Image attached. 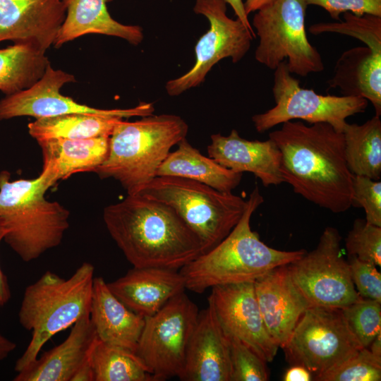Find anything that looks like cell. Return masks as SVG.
Returning <instances> with one entry per match:
<instances>
[{"label": "cell", "instance_id": "obj_3", "mask_svg": "<svg viewBox=\"0 0 381 381\" xmlns=\"http://www.w3.org/2000/svg\"><path fill=\"white\" fill-rule=\"evenodd\" d=\"M264 199L256 186L246 208L231 232L216 246L179 270L186 289L203 293L219 285L255 282L271 270L301 258L306 250H280L268 246L251 229L250 218Z\"/></svg>", "mask_w": 381, "mask_h": 381}, {"label": "cell", "instance_id": "obj_9", "mask_svg": "<svg viewBox=\"0 0 381 381\" xmlns=\"http://www.w3.org/2000/svg\"><path fill=\"white\" fill-rule=\"evenodd\" d=\"M199 310L184 291L145 317L135 354L155 381L179 377Z\"/></svg>", "mask_w": 381, "mask_h": 381}, {"label": "cell", "instance_id": "obj_14", "mask_svg": "<svg viewBox=\"0 0 381 381\" xmlns=\"http://www.w3.org/2000/svg\"><path fill=\"white\" fill-rule=\"evenodd\" d=\"M75 82L74 75L48 65L44 75L30 87L0 99V121L19 116L35 119L69 114H87L130 118L143 117L153 114L152 104L140 102L129 109H103L75 102L63 95L64 85Z\"/></svg>", "mask_w": 381, "mask_h": 381}, {"label": "cell", "instance_id": "obj_28", "mask_svg": "<svg viewBox=\"0 0 381 381\" xmlns=\"http://www.w3.org/2000/svg\"><path fill=\"white\" fill-rule=\"evenodd\" d=\"M342 133L345 157L355 175L374 180L381 178V121L375 116L361 125L348 123Z\"/></svg>", "mask_w": 381, "mask_h": 381}, {"label": "cell", "instance_id": "obj_40", "mask_svg": "<svg viewBox=\"0 0 381 381\" xmlns=\"http://www.w3.org/2000/svg\"><path fill=\"white\" fill-rule=\"evenodd\" d=\"M284 381H310L313 380L311 373L304 366L301 365H292L289 368L283 377Z\"/></svg>", "mask_w": 381, "mask_h": 381}, {"label": "cell", "instance_id": "obj_16", "mask_svg": "<svg viewBox=\"0 0 381 381\" xmlns=\"http://www.w3.org/2000/svg\"><path fill=\"white\" fill-rule=\"evenodd\" d=\"M68 0H0V42H31L44 51L54 44Z\"/></svg>", "mask_w": 381, "mask_h": 381}, {"label": "cell", "instance_id": "obj_32", "mask_svg": "<svg viewBox=\"0 0 381 381\" xmlns=\"http://www.w3.org/2000/svg\"><path fill=\"white\" fill-rule=\"evenodd\" d=\"M341 309L352 334L363 348H368L381 332V303L361 297Z\"/></svg>", "mask_w": 381, "mask_h": 381}, {"label": "cell", "instance_id": "obj_36", "mask_svg": "<svg viewBox=\"0 0 381 381\" xmlns=\"http://www.w3.org/2000/svg\"><path fill=\"white\" fill-rule=\"evenodd\" d=\"M352 206L364 209L365 219L381 226V181L360 175H353Z\"/></svg>", "mask_w": 381, "mask_h": 381}, {"label": "cell", "instance_id": "obj_31", "mask_svg": "<svg viewBox=\"0 0 381 381\" xmlns=\"http://www.w3.org/2000/svg\"><path fill=\"white\" fill-rule=\"evenodd\" d=\"M344 21L319 23L309 27L311 34L334 32L355 37L374 52L381 54V17L370 14L357 16L344 13Z\"/></svg>", "mask_w": 381, "mask_h": 381}, {"label": "cell", "instance_id": "obj_30", "mask_svg": "<svg viewBox=\"0 0 381 381\" xmlns=\"http://www.w3.org/2000/svg\"><path fill=\"white\" fill-rule=\"evenodd\" d=\"M90 359L94 381H155L134 352L97 337Z\"/></svg>", "mask_w": 381, "mask_h": 381}, {"label": "cell", "instance_id": "obj_23", "mask_svg": "<svg viewBox=\"0 0 381 381\" xmlns=\"http://www.w3.org/2000/svg\"><path fill=\"white\" fill-rule=\"evenodd\" d=\"M37 142L42 155L41 173L50 188L74 174L95 172L106 159L109 148L107 136L77 140L50 138Z\"/></svg>", "mask_w": 381, "mask_h": 381}, {"label": "cell", "instance_id": "obj_4", "mask_svg": "<svg viewBox=\"0 0 381 381\" xmlns=\"http://www.w3.org/2000/svg\"><path fill=\"white\" fill-rule=\"evenodd\" d=\"M94 273L95 267L85 262L68 279L48 270L25 288L18 320L32 337L16 362V373L34 362L53 336L90 315Z\"/></svg>", "mask_w": 381, "mask_h": 381}, {"label": "cell", "instance_id": "obj_42", "mask_svg": "<svg viewBox=\"0 0 381 381\" xmlns=\"http://www.w3.org/2000/svg\"><path fill=\"white\" fill-rule=\"evenodd\" d=\"M90 353L86 360L83 363L75 374L72 381H94L93 373L90 359Z\"/></svg>", "mask_w": 381, "mask_h": 381}, {"label": "cell", "instance_id": "obj_6", "mask_svg": "<svg viewBox=\"0 0 381 381\" xmlns=\"http://www.w3.org/2000/svg\"><path fill=\"white\" fill-rule=\"evenodd\" d=\"M188 131L186 122L173 114H151L132 122L121 119L109 136L108 155L95 173L119 181L127 195L138 194Z\"/></svg>", "mask_w": 381, "mask_h": 381}, {"label": "cell", "instance_id": "obj_5", "mask_svg": "<svg viewBox=\"0 0 381 381\" xmlns=\"http://www.w3.org/2000/svg\"><path fill=\"white\" fill-rule=\"evenodd\" d=\"M49 188L42 173L35 179L11 181L10 172L0 171L4 240L25 262L60 245L69 227V211L45 198Z\"/></svg>", "mask_w": 381, "mask_h": 381}, {"label": "cell", "instance_id": "obj_45", "mask_svg": "<svg viewBox=\"0 0 381 381\" xmlns=\"http://www.w3.org/2000/svg\"><path fill=\"white\" fill-rule=\"evenodd\" d=\"M368 349L374 356L381 358V332L375 337Z\"/></svg>", "mask_w": 381, "mask_h": 381}, {"label": "cell", "instance_id": "obj_26", "mask_svg": "<svg viewBox=\"0 0 381 381\" xmlns=\"http://www.w3.org/2000/svg\"><path fill=\"white\" fill-rule=\"evenodd\" d=\"M157 171V176H170L191 179L219 191L231 192L240 183L243 174L227 169L182 139Z\"/></svg>", "mask_w": 381, "mask_h": 381}, {"label": "cell", "instance_id": "obj_21", "mask_svg": "<svg viewBox=\"0 0 381 381\" xmlns=\"http://www.w3.org/2000/svg\"><path fill=\"white\" fill-rule=\"evenodd\" d=\"M97 339L90 315L76 321L67 338L45 351L14 377V381H72Z\"/></svg>", "mask_w": 381, "mask_h": 381}, {"label": "cell", "instance_id": "obj_10", "mask_svg": "<svg viewBox=\"0 0 381 381\" xmlns=\"http://www.w3.org/2000/svg\"><path fill=\"white\" fill-rule=\"evenodd\" d=\"M272 92L275 106L252 116L256 131L263 133L286 121L299 119L310 124L327 123L342 132L346 119L364 112L368 101L361 97L322 95L300 85L286 61L274 70Z\"/></svg>", "mask_w": 381, "mask_h": 381}, {"label": "cell", "instance_id": "obj_38", "mask_svg": "<svg viewBox=\"0 0 381 381\" xmlns=\"http://www.w3.org/2000/svg\"><path fill=\"white\" fill-rule=\"evenodd\" d=\"M306 4L322 7L332 18L341 21L340 14L350 12L357 16L365 14L381 17V0H304Z\"/></svg>", "mask_w": 381, "mask_h": 381}, {"label": "cell", "instance_id": "obj_39", "mask_svg": "<svg viewBox=\"0 0 381 381\" xmlns=\"http://www.w3.org/2000/svg\"><path fill=\"white\" fill-rule=\"evenodd\" d=\"M5 230L0 220V243L4 240ZM11 297V291L6 275L0 267V306L6 305Z\"/></svg>", "mask_w": 381, "mask_h": 381}, {"label": "cell", "instance_id": "obj_19", "mask_svg": "<svg viewBox=\"0 0 381 381\" xmlns=\"http://www.w3.org/2000/svg\"><path fill=\"white\" fill-rule=\"evenodd\" d=\"M207 146L210 157L235 172H250L264 186L283 183L281 175V152L269 138L265 141L241 138L236 129L227 136L212 134Z\"/></svg>", "mask_w": 381, "mask_h": 381}, {"label": "cell", "instance_id": "obj_25", "mask_svg": "<svg viewBox=\"0 0 381 381\" xmlns=\"http://www.w3.org/2000/svg\"><path fill=\"white\" fill-rule=\"evenodd\" d=\"M330 88L339 87L343 95L361 97L370 101L375 115L381 114V54L368 47H354L338 59Z\"/></svg>", "mask_w": 381, "mask_h": 381}, {"label": "cell", "instance_id": "obj_13", "mask_svg": "<svg viewBox=\"0 0 381 381\" xmlns=\"http://www.w3.org/2000/svg\"><path fill=\"white\" fill-rule=\"evenodd\" d=\"M193 11L210 22V29L199 39L195 47V62L185 74L169 80L165 85L170 96H177L204 82L206 75L219 61L231 58L241 61L250 49L255 34L238 19L226 14L224 0H196Z\"/></svg>", "mask_w": 381, "mask_h": 381}, {"label": "cell", "instance_id": "obj_18", "mask_svg": "<svg viewBox=\"0 0 381 381\" xmlns=\"http://www.w3.org/2000/svg\"><path fill=\"white\" fill-rule=\"evenodd\" d=\"M183 381H231L229 339L212 304L199 311L183 370Z\"/></svg>", "mask_w": 381, "mask_h": 381}, {"label": "cell", "instance_id": "obj_41", "mask_svg": "<svg viewBox=\"0 0 381 381\" xmlns=\"http://www.w3.org/2000/svg\"><path fill=\"white\" fill-rule=\"evenodd\" d=\"M226 4H229L233 8L235 15L244 25L248 28L252 32L255 31L248 20V16L246 13L243 2L242 0H224Z\"/></svg>", "mask_w": 381, "mask_h": 381}, {"label": "cell", "instance_id": "obj_44", "mask_svg": "<svg viewBox=\"0 0 381 381\" xmlns=\"http://www.w3.org/2000/svg\"><path fill=\"white\" fill-rule=\"evenodd\" d=\"M274 0H246L243 3L246 13L248 16L252 12L257 11L270 4Z\"/></svg>", "mask_w": 381, "mask_h": 381}, {"label": "cell", "instance_id": "obj_29", "mask_svg": "<svg viewBox=\"0 0 381 381\" xmlns=\"http://www.w3.org/2000/svg\"><path fill=\"white\" fill-rule=\"evenodd\" d=\"M121 119L97 114H69L36 119L28 125V128L37 141L50 138L88 139L109 137Z\"/></svg>", "mask_w": 381, "mask_h": 381}, {"label": "cell", "instance_id": "obj_33", "mask_svg": "<svg viewBox=\"0 0 381 381\" xmlns=\"http://www.w3.org/2000/svg\"><path fill=\"white\" fill-rule=\"evenodd\" d=\"M381 358L368 348H362L329 371L315 377L316 381H380Z\"/></svg>", "mask_w": 381, "mask_h": 381}, {"label": "cell", "instance_id": "obj_1", "mask_svg": "<svg viewBox=\"0 0 381 381\" xmlns=\"http://www.w3.org/2000/svg\"><path fill=\"white\" fill-rule=\"evenodd\" d=\"M269 134L281 152V175L295 193L341 213L352 207L353 174L348 167L342 132L327 123H282Z\"/></svg>", "mask_w": 381, "mask_h": 381}, {"label": "cell", "instance_id": "obj_24", "mask_svg": "<svg viewBox=\"0 0 381 381\" xmlns=\"http://www.w3.org/2000/svg\"><path fill=\"white\" fill-rule=\"evenodd\" d=\"M111 0H68L65 20L54 45L64 44L86 34H102L122 38L137 45L143 39L142 28L127 25L111 18L107 4Z\"/></svg>", "mask_w": 381, "mask_h": 381}, {"label": "cell", "instance_id": "obj_2", "mask_svg": "<svg viewBox=\"0 0 381 381\" xmlns=\"http://www.w3.org/2000/svg\"><path fill=\"white\" fill-rule=\"evenodd\" d=\"M103 220L134 267L179 270L202 253L198 238L172 207L142 195L107 206Z\"/></svg>", "mask_w": 381, "mask_h": 381}, {"label": "cell", "instance_id": "obj_35", "mask_svg": "<svg viewBox=\"0 0 381 381\" xmlns=\"http://www.w3.org/2000/svg\"><path fill=\"white\" fill-rule=\"evenodd\" d=\"M231 361V381H267L266 362L234 336L227 334Z\"/></svg>", "mask_w": 381, "mask_h": 381}, {"label": "cell", "instance_id": "obj_15", "mask_svg": "<svg viewBox=\"0 0 381 381\" xmlns=\"http://www.w3.org/2000/svg\"><path fill=\"white\" fill-rule=\"evenodd\" d=\"M211 289L208 301L224 332L238 338L266 363L272 361L279 347L265 325L254 282L219 285Z\"/></svg>", "mask_w": 381, "mask_h": 381}, {"label": "cell", "instance_id": "obj_12", "mask_svg": "<svg viewBox=\"0 0 381 381\" xmlns=\"http://www.w3.org/2000/svg\"><path fill=\"white\" fill-rule=\"evenodd\" d=\"M339 231L326 227L315 249L288 264L296 287L310 306L344 308L358 300Z\"/></svg>", "mask_w": 381, "mask_h": 381}, {"label": "cell", "instance_id": "obj_11", "mask_svg": "<svg viewBox=\"0 0 381 381\" xmlns=\"http://www.w3.org/2000/svg\"><path fill=\"white\" fill-rule=\"evenodd\" d=\"M362 348L341 308L310 306L282 349L289 363L306 368L313 380Z\"/></svg>", "mask_w": 381, "mask_h": 381}, {"label": "cell", "instance_id": "obj_43", "mask_svg": "<svg viewBox=\"0 0 381 381\" xmlns=\"http://www.w3.org/2000/svg\"><path fill=\"white\" fill-rule=\"evenodd\" d=\"M16 348V344L0 333V361L6 358Z\"/></svg>", "mask_w": 381, "mask_h": 381}, {"label": "cell", "instance_id": "obj_7", "mask_svg": "<svg viewBox=\"0 0 381 381\" xmlns=\"http://www.w3.org/2000/svg\"><path fill=\"white\" fill-rule=\"evenodd\" d=\"M138 194L172 207L198 238L202 253L231 232L247 205L231 192L177 176H156Z\"/></svg>", "mask_w": 381, "mask_h": 381}, {"label": "cell", "instance_id": "obj_17", "mask_svg": "<svg viewBox=\"0 0 381 381\" xmlns=\"http://www.w3.org/2000/svg\"><path fill=\"white\" fill-rule=\"evenodd\" d=\"M287 265L271 270L254 282L266 329L282 349L288 342L303 313L310 307L294 284Z\"/></svg>", "mask_w": 381, "mask_h": 381}, {"label": "cell", "instance_id": "obj_8", "mask_svg": "<svg viewBox=\"0 0 381 381\" xmlns=\"http://www.w3.org/2000/svg\"><path fill=\"white\" fill-rule=\"evenodd\" d=\"M307 7L304 0H274L256 11L253 26L259 37L257 61L274 70L286 61L289 72L301 77L324 70L320 54L307 37Z\"/></svg>", "mask_w": 381, "mask_h": 381}, {"label": "cell", "instance_id": "obj_34", "mask_svg": "<svg viewBox=\"0 0 381 381\" xmlns=\"http://www.w3.org/2000/svg\"><path fill=\"white\" fill-rule=\"evenodd\" d=\"M345 246L348 255L381 266V226L365 219H355L345 239Z\"/></svg>", "mask_w": 381, "mask_h": 381}, {"label": "cell", "instance_id": "obj_37", "mask_svg": "<svg viewBox=\"0 0 381 381\" xmlns=\"http://www.w3.org/2000/svg\"><path fill=\"white\" fill-rule=\"evenodd\" d=\"M351 279L360 296L381 303V274L377 266L348 255Z\"/></svg>", "mask_w": 381, "mask_h": 381}, {"label": "cell", "instance_id": "obj_27", "mask_svg": "<svg viewBox=\"0 0 381 381\" xmlns=\"http://www.w3.org/2000/svg\"><path fill=\"white\" fill-rule=\"evenodd\" d=\"M45 52L31 42L0 49V91L13 95L38 81L50 64Z\"/></svg>", "mask_w": 381, "mask_h": 381}, {"label": "cell", "instance_id": "obj_20", "mask_svg": "<svg viewBox=\"0 0 381 381\" xmlns=\"http://www.w3.org/2000/svg\"><path fill=\"white\" fill-rule=\"evenodd\" d=\"M107 285L123 303L143 318L154 315L186 290L179 270L161 267H133Z\"/></svg>", "mask_w": 381, "mask_h": 381}, {"label": "cell", "instance_id": "obj_22", "mask_svg": "<svg viewBox=\"0 0 381 381\" xmlns=\"http://www.w3.org/2000/svg\"><path fill=\"white\" fill-rule=\"evenodd\" d=\"M90 318L99 340L135 352L145 318L123 303L101 277L94 278Z\"/></svg>", "mask_w": 381, "mask_h": 381}]
</instances>
